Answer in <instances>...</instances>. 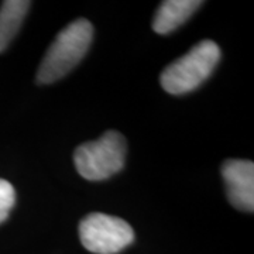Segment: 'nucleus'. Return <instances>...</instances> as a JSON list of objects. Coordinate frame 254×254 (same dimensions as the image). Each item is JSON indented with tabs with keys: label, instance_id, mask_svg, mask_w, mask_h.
Returning <instances> with one entry per match:
<instances>
[{
	"label": "nucleus",
	"instance_id": "nucleus-4",
	"mask_svg": "<svg viewBox=\"0 0 254 254\" xmlns=\"http://www.w3.org/2000/svg\"><path fill=\"white\" fill-rule=\"evenodd\" d=\"M79 239L95 254H118L134 240V232L123 219L105 213H91L79 223Z\"/></svg>",
	"mask_w": 254,
	"mask_h": 254
},
{
	"label": "nucleus",
	"instance_id": "nucleus-3",
	"mask_svg": "<svg viewBox=\"0 0 254 254\" xmlns=\"http://www.w3.org/2000/svg\"><path fill=\"white\" fill-rule=\"evenodd\" d=\"M126 161V140L119 131L81 144L73 153L76 171L88 181H103L120 173Z\"/></svg>",
	"mask_w": 254,
	"mask_h": 254
},
{
	"label": "nucleus",
	"instance_id": "nucleus-7",
	"mask_svg": "<svg viewBox=\"0 0 254 254\" xmlns=\"http://www.w3.org/2000/svg\"><path fill=\"white\" fill-rule=\"evenodd\" d=\"M27 0H6L0 7V53L4 51L21 27L30 9Z\"/></svg>",
	"mask_w": 254,
	"mask_h": 254
},
{
	"label": "nucleus",
	"instance_id": "nucleus-1",
	"mask_svg": "<svg viewBox=\"0 0 254 254\" xmlns=\"http://www.w3.org/2000/svg\"><path fill=\"white\" fill-rule=\"evenodd\" d=\"M92 37L93 27L86 18H78L63 28L41 61L37 81L47 85L72 71L88 53Z\"/></svg>",
	"mask_w": 254,
	"mask_h": 254
},
{
	"label": "nucleus",
	"instance_id": "nucleus-8",
	"mask_svg": "<svg viewBox=\"0 0 254 254\" xmlns=\"http://www.w3.org/2000/svg\"><path fill=\"white\" fill-rule=\"evenodd\" d=\"M16 202V192L13 185L6 180H0V223L9 218Z\"/></svg>",
	"mask_w": 254,
	"mask_h": 254
},
{
	"label": "nucleus",
	"instance_id": "nucleus-5",
	"mask_svg": "<svg viewBox=\"0 0 254 254\" xmlns=\"http://www.w3.org/2000/svg\"><path fill=\"white\" fill-rule=\"evenodd\" d=\"M230 203L239 210L254 209V164L246 160H227L222 167Z\"/></svg>",
	"mask_w": 254,
	"mask_h": 254
},
{
	"label": "nucleus",
	"instance_id": "nucleus-6",
	"mask_svg": "<svg viewBox=\"0 0 254 254\" xmlns=\"http://www.w3.org/2000/svg\"><path fill=\"white\" fill-rule=\"evenodd\" d=\"M202 6L200 0H167L158 7L153 20V30L168 34L182 26Z\"/></svg>",
	"mask_w": 254,
	"mask_h": 254
},
{
	"label": "nucleus",
	"instance_id": "nucleus-2",
	"mask_svg": "<svg viewBox=\"0 0 254 254\" xmlns=\"http://www.w3.org/2000/svg\"><path fill=\"white\" fill-rule=\"evenodd\" d=\"M220 61V48L212 40H202L187 54L170 64L161 73V86L171 95H184L208 79Z\"/></svg>",
	"mask_w": 254,
	"mask_h": 254
}]
</instances>
